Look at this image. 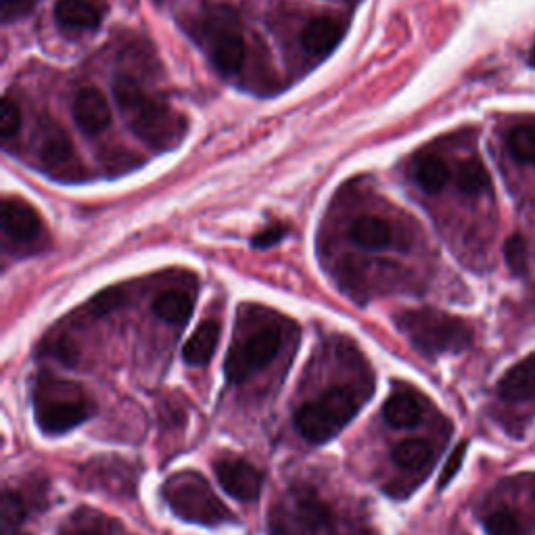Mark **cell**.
Here are the masks:
<instances>
[{"instance_id": "f546056e", "label": "cell", "mask_w": 535, "mask_h": 535, "mask_svg": "<svg viewBox=\"0 0 535 535\" xmlns=\"http://www.w3.org/2000/svg\"><path fill=\"white\" fill-rule=\"evenodd\" d=\"M283 235H285V228H281V226H270L268 230L260 232V235L253 239V245L255 247H268V245H274V243L281 241Z\"/></svg>"}, {"instance_id": "2e32d148", "label": "cell", "mask_w": 535, "mask_h": 535, "mask_svg": "<svg viewBox=\"0 0 535 535\" xmlns=\"http://www.w3.org/2000/svg\"><path fill=\"white\" fill-rule=\"evenodd\" d=\"M352 241L368 251H383L393 243V230L379 216H362L350 228Z\"/></svg>"}, {"instance_id": "44dd1931", "label": "cell", "mask_w": 535, "mask_h": 535, "mask_svg": "<svg viewBox=\"0 0 535 535\" xmlns=\"http://www.w3.org/2000/svg\"><path fill=\"white\" fill-rule=\"evenodd\" d=\"M456 184L464 195H479V193L490 191L492 180H490V172L485 170V166L479 159H467L458 166Z\"/></svg>"}, {"instance_id": "836d02e7", "label": "cell", "mask_w": 535, "mask_h": 535, "mask_svg": "<svg viewBox=\"0 0 535 535\" xmlns=\"http://www.w3.org/2000/svg\"><path fill=\"white\" fill-rule=\"evenodd\" d=\"M3 535H19L17 531H13V533H3Z\"/></svg>"}, {"instance_id": "7a4b0ae2", "label": "cell", "mask_w": 535, "mask_h": 535, "mask_svg": "<svg viewBox=\"0 0 535 535\" xmlns=\"http://www.w3.org/2000/svg\"><path fill=\"white\" fill-rule=\"evenodd\" d=\"M370 398L366 387L333 385L295 412V427L312 444H324L343 431Z\"/></svg>"}, {"instance_id": "7402d4cb", "label": "cell", "mask_w": 535, "mask_h": 535, "mask_svg": "<svg viewBox=\"0 0 535 535\" xmlns=\"http://www.w3.org/2000/svg\"><path fill=\"white\" fill-rule=\"evenodd\" d=\"M510 157L519 164H535V126L519 124L506 136Z\"/></svg>"}, {"instance_id": "d6986e66", "label": "cell", "mask_w": 535, "mask_h": 535, "mask_svg": "<svg viewBox=\"0 0 535 535\" xmlns=\"http://www.w3.org/2000/svg\"><path fill=\"white\" fill-rule=\"evenodd\" d=\"M391 458L404 471H410V473L425 471L433 460V448L427 439L410 437V439L400 441V444L393 448Z\"/></svg>"}, {"instance_id": "52a82bcc", "label": "cell", "mask_w": 535, "mask_h": 535, "mask_svg": "<svg viewBox=\"0 0 535 535\" xmlns=\"http://www.w3.org/2000/svg\"><path fill=\"white\" fill-rule=\"evenodd\" d=\"M216 475L224 490L241 502H251L260 496L264 473L243 458H222L214 464Z\"/></svg>"}, {"instance_id": "3957f363", "label": "cell", "mask_w": 535, "mask_h": 535, "mask_svg": "<svg viewBox=\"0 0 535 535\" xmlns=\"http://www.w3.org/2000/svg\"><path fill=\"white\" fill-rule=\"evenodd\" d=\"M34 410L38 427L49 435H61L82 425L95 406L76 385L55 375H40L34 387Z\"/></svg>"}, {"instance_id": "83f0119b", "label": "cell", "mask_w": 535, "mask_h": 535, "mask_svg": "<svg viewBox=\"0 0 535 535\" xmlns=\"http://www.w3.org/2000/svg\"><path fill=\"white\" fill-rule=\"evenodd\" d=\"M122 299H124V293L122 291H105L95 301H92V314L103 316L109 310L118 308L122 304Z\"/></svg>"}, {"instance_id": "ffe728a7", "label": "cell", "mask_w": 535, "mask_h": 535, "mask_svg": "<svg viewBox=\"0 0 535 535\" xmlns=\"http://www.w3.org/2000/svg\"><path fill=\"white\" fill-rule=\"evenodd\" d=\"M153 310L161 320H166V322H172V324L186 322L193 314V295L186 291H178V289L164 291L155 297Z\"/></svg>"}, {"instance_id": "cb8c5ba5", "label": "cell", "mask_w": 535, "mask_h": 535, "mask_svg": "<svg viewBox=\"0 0 535 535\" xmlns=\"http://www.w3.org/2000/svg\"><path fill=\"white\" fill-rule=\"evenodd\" d=\"M487 535H523V525L513 510L498 508L485 519Z\"/></svg>"}, {"instance_id": "8fae6325", "label": "cell", "mask_w": 535, "mask_h": 535, "mask_svg": "<svg viewBox=\"0 0 535 535\" xmlns=\"http://www.w3.org/2000/svg\"><path fill=\"white\" fill-rule=\"evenodd\" d=\"M214 67L224 76H235L241 72V67L247 57V44L243 36L232 30L224 28L218 32V36L212 42V51H209Z\"/></svg>"}, {"instance_id": "4fadbf2b", "label": "cell", "mask_w": 535, "mask_h": 535, "mask_svg": "<svg viewBox=\"0 0 535 535\" xmlns=\"http://www.w3.org/2000/svg\"><path fill=\"white\" fill-rule=\"evenodd\" d=\"M55 19L67 32H88L99 28L101 11L92 0H59Z\"/></svg>"}, {"instance_id": "d6a6232c", "label": "cell", "mask_w": 535, "mask_h": 535, "mask_svg": "<svg viewBox=\"0 0 535 535\" xmlns=\"http://www.w3.org/2000/svg\"><path fill=\"white\" fill-rule=\"evenodd\" d=\"M529 65L535 69V44L531 46V53H529Z\"/></svg>"}, {"instance_id": "5b68a950", "label": "cell", "mask_w": 535, "mask_h": 535, "mask_svg": "<svg viewBox=\"0 0 535 535\" xmlns=\"http://www.w3.org/2000/svg\"><path fill=\"white\" fill-rule=\"evenodd\" d=\"M164 498L174 513L189 523L218 527L235 521L207 479L193 471L172 475L164 485Z\"/></svg>"}, {"instance_id": "30bf717a", "label": "cell", "mask_w": 535, "mask_h": 535, "mask_svg": "<svg viewBox=\"0 0 535 535\" xmlns=\"http://www.w3.org/2000/svg\"><path fill=\"white\" fill-rule=\"evenodd\" d=\"M74 118L82 132L95 136L111 124V107L97 88H82L74 99Z\"/></svg>"}, {"instance_id": "484cf974", "label": "cell", "mask_w": 535, "mask_h": 535, "mask_svg": "<svg viewBox=\"0 0 535 535\" xmlns=\"http://www.w3.org/2000/svg\"><path fill=\"white\" fill-rule=\"evenodd\" d=\"M504 258L508 268L513 270L515 274H525L529 268V251H527V243L521 235H510L504 243Z\"/></svg>"}, {"instance_id": "5bb4252c", "label": "cell", "mask_w": 535, "mask_h": 535, "mask_svg": "<svg viewBox=\"0 0 535 535\" xmlns=\"http://www.w3.org/2000/svg\"><path fill=\"white\" fill-rule=\"evenodd\" d=\"M498 393L506 402L535 398V358H525L510 368L498 383Z\"/></svg>"}, {"instance_id": "603a6c76", "label": "cell", "mask_w": 535, "mask_h": 535, "mask_svg": "<svg viewBox=\"0 0 535 535\" xmlns=\"http://www.w3.org/2000/svg\"><path fill=\"white\" fill-rule=\"evenodd\" d=\"M26 519V504L21 496L13 490H5L0 498V523H3V533H13Z\"/></svg>"}, {"instance_id": "e0dca14e", "label": "cell", "mask_w": 535, "mask_h": 535, "mask_svg": "<svg viewBox=\"0 0 535 535\" xmlns=\"http://www.w3.org/2000/svg\"><path fill=\"white\" fill-rule=\"evenodd\" d=\"M383 416L391 427H414L421 423L423 406L410 391H395L383 406Z\"/></svg>"}, {"instance_id": "8992f818", "label": "cell", "mask_w": 535, "mask_h": 535, "mask_svg": "<svg viewBox=\"0 0 535 535\" xmlns=\"http://www.w3.org/2000/svg\"><path fill=\"white\" fill-rule=\"evenodd\" d=\"M283 347L281 324H264L253 333L232 341L226 356V377L230 383H243L266 368Z\"/></svg>"}, {"instance_id": "9c48e42d", "label": "cell", "mask_w": 535, "mask_h": 535, "mask_svg": "<svg viewBox=\"0 0 535 535\" xmlns=\"http://www.w3.org/2000/svg\"><path fill=\"white\" fill-rule=\"evenodd\" d=\"M40 159L44 168H49L53 174L63 178H78L82 172L72 141H69L67 134L59 128L44 134Z\"/></svg>"}, {"instance_id": "d4e9b609", "label": "cell", "mask_w": 535, "mask_h": 535, "mask_svg": "<svg viewBox=\"0 0 535 535\" xmlns=\"http://www.w3.org/2000/svg\"><path fill=\"white\" fill-rule=\"evenodd\" d=\"M69 535H111V525L105 517L82 510L69 525Z\"/></svg>"}, {"instance_id": "7c38bea8", "label": "cell", "mask_w": 535, "mask_h": 535, "mask_svg": "<svg viewBox=\"0 0 535 535\" xmlns=\"http://www.w3.org/2000/svg\"><path fill=\"white\" fill-rule=\"evenodd\" d=\"M343 23L333 17H314L306 23L304 32H301V44L310 55L322 57L329 55L339 40L343 38Z\"/></svg>"}, {"instance_id": "6da1fadb", "label": "cell", "mask_w": 535, "mask_h": 535, "mask_svg": "<svg viewBox=\"0 0 535 535\" xmlns=\"http://www.w3.org/2000/svg\"><path fill=\"white\" fill-rule=\"evenodd\" d=\"M113 97L136 136L153 149H170L184 136V120L166 101L149 97L132 76L113 80Z\"/></svg>"}, {"instance_id": "f1b7e54d", "label": "cell", "mask_w": 535, "mask_h": 535, "mask_svg": "<svg viewBox=\"0 0 535 535\" xmlns=\"http://www.w3.org/2000/svg\"><path fill=\"white\" fill-rule=\"evenodd\" d=\"M53 356L61 358V362L65 364H74L76 358H78V352H76V347L72 341H67V339H61V341H53L51 345V350H49Z\"/></svg>"}, {"instance_id": "9a60e30c", "label": "cell", "mask_w": 535, "mask_h": 535, "mask_svg": "<svg viewBox=\"0 0 535 535\" xmlns=\"http://www.w3.org/2000/svg\"><path fill=\"white\" fill-rule=\"evenodd\" d=\"M220 341V322L218 320H203L197 331L186 341L182 358L186 364L201 366L212 360L216 347Z\"/></svg>"}, {"instance_id": "1f68e13d", "label": "cell", "mask_w": 535, "mask_h": 535, "mask_svg": "<svg viewBox=\"0 0 535 535\" xmlns=\"http://www.w3.org/2000/svg\"><path fill=\"white\" fill-rule=\"evenodd\" d=\"M30 0H3V7H5V15H9L11 11H17L19 7L28 5Z\"/></svg>"}, {"instance_id": "ac0fdd59", "label": "cell", "mask_w": 535, "mask_h": 535, "mask_svg": "<svg viewBox=\"0 0 535 535\" xmlns=\"http://www.w3.org/2000/svg\"><path fill=\"white\" fill-rule=\"evenodd\" d=\"M412 176L425 193L435 195L444 191L450 182V168L439 155H423L414 161Z\"/></svg>"}, {"instance_id": "ba28073f", "label": "cell", "mask_w": 535, "mask_h": 535, "mask_svg": "<svg viewBox=\"0 0 535 535\" xmlns=\"http://www.w3.org/2000/svg\"><path fill=\"white\" fill-rule=\"evenodd\" d=\"M3 230L11 243L28 245L42 235V220L36 209L23 199L9 197L3 201Z\"/></svg>"}, {"instance_id": "4316f807", "label": "cell", "mask_w": 535, "mask_h": 535, "mask_svg": "<svg viewBox=\"0 0 535 535\" xmlns=\"http://www.w3.org/2000/svg\"><path fill=\"white\" fill-rule=\"evenodd\" d=\"M21 122H23V115H21L19 103L7 95L3 99V109H0V134H3L5 141H11L13 136L19 134Z\"/></svg>"}, {"instance_id": "4dcf8cb0", "label": "cell", "mask_w": 535, "mask_h": 535, "mask_svg": "<svg viewBox=\"0 0 535 535\" xmlns=\"http://www.w3.org/2000/svg\"><path fill=\"white\" fill-rule=\"evenodd\" d=\"M464 452H467V444L458 446V450L452 454V458H450V462H448V467H446L444 475H441V485H446V483L454 477V473L458 471V467L462 464V456H464Z\"/></svg>"}, {"instance_id": "277c9868", "label": "cell", "mask_w": 535, "mask_h": 535, "mask_svg": "<svg viewBox=\"0 0 535 535\" xmlns=\"http://www.w3.org/2000/svg\"><path fill=\"white\" fill-rule=\"evenodd\" d=\"M395 322L416 350L427 356L462 352L473 339L467 322L433 308L406 310Z\"/></svg>"}]
</instances>
